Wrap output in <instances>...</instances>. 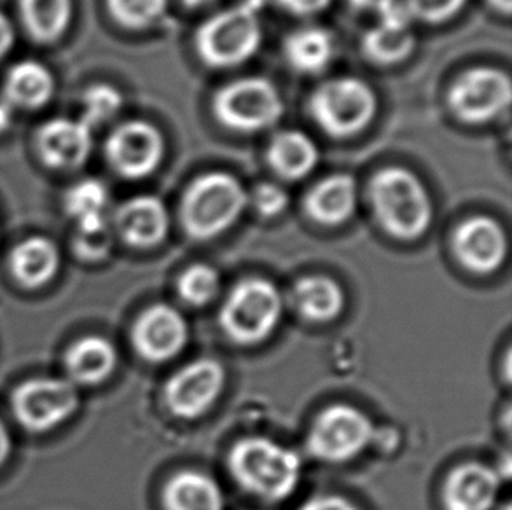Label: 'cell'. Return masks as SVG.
Segmentation results:
<instances>
[{"label":"cell","mask_w":512,"mask_h":510,"mask_svg":"<svg viewBox=\"0 0 512 510\" xmlns=\"http://www.w3.org/2000/svg\"><path fill=\"white\" fill-rule=\"evenodd\" d=\"M367 196L380 228L399 242H415L432 224V200L415 173L388 166L369 182Z\"/></svg>","instance_id":"1"},{"label":"cell","mask_w":512,"mask_h":510,"mask_svg":"<svg viewBox=\"0 0 512 510\" xmlns=\"http://www.w3.org/2000/svg\"><path fill=\"white\" fill-rule=\"evenodd\" d=\"M235 483L252 497L277 504L291 497L301 481L298 453L266 437H245L228 455Z\"/></svg>","instance_id":"2"},{"label":"cell","mask_w":512,"mask_h":510,"mask_svg":"<svg viewBox=\"0 0 512 510\" xmlns=\"http://www.w3.org/2000/svg\"><path fill=\"white\" fill-rule=\"evenodd\" d=\"M247 205L249 194L231 173H205L182 196L180 222L191 240L208 242L233 228Z\"/></svg>","instance_id":"3"},{"label":"cell","mask_w":512,"mask_h":510,"mask_svg":"<svg viewBox=\"0 0 512 510\" xmlns=\"http://www.w3.org/2000/svg\"><path fill=\"white\" fill-rule=\"evenodd\" d=\"M284 317V297L264 278H245L229 290L219 311V325L235 345L263 343L277 331Z\"/></svg>","instance_id":"4"},{"label":"cell","mask_w":512,"mask_h":510,"mask_svg":"<svg viewBox=\"0 0 512 510\" xmlns=\"http://www.w3.org/2000/svg\"><path fill=\"white\" fill-rule=\"evenodd\" d=\"M261 0H249L208 18L196 32V51L215 69H229L256 55L263 41L257 18Z\"/></svg>","instance_id":"5"},{"label":"cell","mask_w":512,"mask_h":510,"mask_svg":"<svg viewBox=\"0 0 512 510\" xmlns=\"http://www.w3.org/2000/svg\"><path fill=\"white\" fill-rule=\"evenodd\" d=\"M313 121L336 138L353 137L373 123L376 93L357 77H334L320 84L308 104Z\"/></svg>","instance_id":"6"},{"label":"cell","mask_w":512,"mask_h":510,"mask_svg":"<svg viewBox=\"0 0 512 510\" xmlns=\"http://www.w3.org/2000/svg\"><path fill=\"white\" fill-rule=\"evenodd\" d=\"M215 118L240 133L268 130L284 116V100L266 77H242L222 86L212 102Z\"/></svg>","instance_id":"7"},{"label":"cell","mask_w":512,"mask_h":510,"mask_svg":"<svg viewBox=\"0 0 512 510\" xmlns=\"http://www.w3.org/2000/svg\"><path fill=\"white\" fill-rule=\"evenodd\" d=\"M374 423L364 411L333 404L315 418L306 435L308 453L324 463H345L373 442Z\"/></svg>","instance_id":"8"},{"label":"cell","mask_w":512,"mask_h":510,"mask_svg":"<svg viewBox=\"0 0 512 510\" xmlns=\"http://www.w3.org/2000/svg\"><path fill=\"white\" fill-rule=\"evenodd\" d=\"M79 402L77 386L56 376L23 381L11 395L14 418L32 434H44L70 420Z\"/></svg>","instance_id":"9"},{"label":"cell","mask_w":512,"mask_h":510,"mask_svg":"<svg viewBox=\"0 0 512 510\" xmlns=\"http://www.w3.org/2000/svg\"><path fill=\"white\" fill-rule=\"evenodd\" d=\"M226 386V369L219 360L203 357L173 373L163 388V402L180 420H198L219 400Z\"/></svg>","instance_id":"10"},{"label":"cell","mask_w":512,"mask_h":510,"mask_svg":"<svg viewBox=\"0 0 512 510\" xmlns=\"http://www.w3.org/2000/svg\"><path fill=\"white\" fill-rule=\"evenodd\" d=\"M511 79L493 67H476L458 77L448 93L451 112L469 125H483L509 109Z\"/></svg>","instance_id":"11"},{"label":"cell","mask_w":512,"mask_h":510,"mask_svg":"<svg viewBox=\"0 0 512 510\" xmlns=\"http://www.w3.org/2000/svg\"><path fill=\"white\" fill-rule=\"evenodd\" d=\"M130 339L140 359L165 364L186 350L189 324L172 304H153L135 320Z\"/></svg>","instance_id":"12"},{"label":"cell","mask_w":512,"mask_h":510,"mask_svg":"<svg viewBox=\"0 0 512 510\" xmlns=\"http://www.w3.org/2000/svg\"><path fill=\"white\" fill-rule=\"evenodd\" d=\"M105 151L119 175L126 179H144L161 165L165 138L147 121H126L112 131Z\"/></svg>","instance_id":"13"},{"label":"cell","mask_w":512,"mask_h":510,"mask_svg":"<svg viewBox=\"0 0 512 510\" xmlns=\"http://www.w3.org/2000/svg\"><path fill=\"white\" fill-rule=\"evenodd\" d=\"M453 254L474 275H492L504 266L509 254L506 231L492 217L474 215L455 229Z\"/></svg>","instance_id":"14"},{"label":"cell","mask_w":512,"mask_h":510,"mask_svg":"<svg viewBox=\"0 0 512 510\" xmlns=\"http://www.w3.org/2000/svg\"><path fill=\"white\" fill-rule=\"evenodd\" d=\"M111 222L114 233L135 249H153L165 242L170 231V215L165 203L149 194L125 201Z\"/></svg>","instance_id":"15"},{"label":"cell","mask_w":512,"mask_h":510,"mask_svg":"<svg viewBox=\"0 0 512 510\" xmlns=\"http://www.w3.org/2000/svg\"><path fill=\"white\" fill-rule=\"evenodd\" d=\"M502 476L485 463L458 465L446 476L441 491L444 510H492L499 498Z\"/></svg>","instance_id":"16"},{"label":"cell","mask_w":512,"mask_h":510,"mask_svg":"<svg viewBox=\"0 0 512 510\" xmlns=\"http://www.w3.org/2000/svg\"><path fill=\"white\" fill-rule=\"evenodd\" d=\"M91 130L83 121L58 118L42 126L37 147L42 159L53 168L72 170L84 165L91 152Z\"/></svg>","instance_id":"17"},{"label":"cell","mask_w":512,"mask_h":510,"mask_svg":"<svg viewBox=\"0 0 512 510\" xmlns=\"http://www.w3.org/2000/svg\"><path fill=\"white\" fill-rule=\"evenodd\" d=\"M359 200V187L352 175L334 173L306 194L305 210L312 221L326 228H336L352 219Z\"/></svg>","instance_id":"18"},{"label":"cell","mask_w":512,"mask_h":510,"mask_svg":"<svg viewBox=\"0 0 512 510\" xmlns=\"http://www.w3.org/2000/svg\"><path fill=\"white\" fill-rule=\"evenodd\" d=\"M118 360V350L112 341L102 336H86L67 348L63 366L70 383L98 386L111 378Z\"/></svg>","instance_id":"19"},{"label":"cell","mask_w":512,"mask_h":510,"mask_svg":"<svg viewBox=\"0 0 512 510\" xmlns=\"http://www.w3.org/2000/svg\"><path fill=\"white\" fill-rule=\"evenodd\" d=\"M60 264V250L44 236H32L18 243L9 255V271L14 282L27 290L42 289L53 282Z\"/></svg>","instance_id":"20"},{"label":"cell","mask_w":512,"mask_h":510,"mask_svg":"<svg viewBox=\"0 0 512 510\" xmlns=\"http://www.w3.org/2000/svg\"><path fill=\"white\" fill-rule=\"evenodd\" d=\"M292 308L299 317L313 324H327L340 317L345 308V294L340 283L326 275H308L294 283L291 292Z\"/></svg>","instance_id":"21"},{"label":"cell","mask_w":512,"mask_h":510,"mask_svg":"<svg viewBox=\"0 0 512 510\" xmlns=\"http://www.w3.org/2000/svg\"><path fill=\"white\" fill-rule=\"evenodd\" d=\"M161 504L165 510H224V495L208 474L180 470L165 484Z\"/></svg>","instance_id":"22"},{"label":"cell","mask_w":512,"mask_h":510,"mask_svg":"<svg viewBox=\"0 0 512 510\" xmlns=\"http://www.w3.org/2000/svg\"><path fill=\"white\" fill-rule=\"evenodd\" d=\"M268 163L282 179H305L319 163V149L303 131H280L271 138Z\"/></svg>","instance_id":"23"},{"label":"cell","mask_w":512,"mask_h":510,"mask_svg":"<svg viewBox=\"0 0 512 510\" xmlns=\"http://www.w3.org/2000/svg\"><path fill=\"white\" fill-rule=\"evenodd\" d=\"M334 37L322 27H305L287 35L284 55L287 63L299 74H320L333 62Z\"/></svg>","instance_id":"24"},{"label":"cell","mask_w":512,"mask_h":510,"mask_svg":"<svg viewBox=\"0 0 512 510\" xmlns=\"http://www.w3.org/2000/svg\"><path fill=\"white\" fill-rule=\"evenodd\" d=\"M55 90L53 76L42 63L27 60L14 65L6 81L7 102L25 109H37L48 102Z\"/></svg>","instance_id":"25"},{"label":"cell","mask_w":512,"mask_h":510,"mask_svg":"<svg viewBox=\"0 0 512 510\" xmlns=\"http://www.w3.org/2000/svg\"><path fill=\"white\" fill-rule=\"evenodd\" d=\"M21 14L35 39L55 41L69 27L72 0H21Z\"/></svg>","instance_id":"26"},{"label":"cell","mask_w":512,"mask_h":510,"mask_svg":"<svg viewBox=\"0 0 512 510\" xmlns=\"http://www.w3.org/2000/svg\"><path fill=\"white\" fill-rule=\"evenodd\" d=\"M415 44L411 30H394L378 25L367 30L362 37V53L376 65H395L413 53Z\"/></svg>","instance_id":"27"},{"label":"cell","mask_w":512,"mask_h":510,"mask_svg":"<svg viewBox=\"0 0 512 510\" xmlns=\"http://www.w3.org/2000/svg\"><path fill=\"white\" fill-rule=\"evenodd\" d=\"M114 229L109 217L76 224V235L72 238V252L79 261L102 262L109 257L114 247Z\"/></svg>","instance_id":"28"},{"label":"cell","mask_w":512,"mask_h":510,"mask_svg":"<svg viewBox=\"0 0 512 510\" xmlns=\"http://www.w3.org/2000/svg\"><path fill=\"white\" fill-rule=\"evenodd\" d=\"M107 205L109 191L102 182L95 179L79 182L65 196V210L76 224L107 217Z\"/></svg>","instance_id":"29"},{"label":"cell","mask_w":512,"mask_h":510,"mask_svg":"<svg viewBox=\"0 0 512 510\" xmlns=\"http://www.w3.org/2000/svg\"><path fill=\"white\" fill-rule=\"evenodd\" d=\"M221 276L208 264H194L187 268L177 280V292L184 303L194 308H203L219 296Z\"/></svg>","instance_id":"30"},{"label":"cell","mask_w":512,"mask_h":510,"mask_svg":"<svg viewBox=\"0 0 512 510\" xmlns=\"http://www.w3.org/2000/svg\"><path fill=\"white\" fill-rule=\"evenodd\" d=\"M168 0H109L112 16L128 28L151 27L167 11Z\"/></svg>","instance_id":"31"},{"label":"cell","mask_w":512,"mask_h":510,"mask_svg":"<svg viewBox=\"0 0 512 510\" xmlns=\"http://www.w3.org/2000/svg\"><path fill=\"white\" fill-rule=\"evenodd\" d=\"M84 125L93 130L95 126L104 125L107 121H111L123 105V97L118 90H114L111 86H93L90 90L84 93L83 98Z\"/></svg>","instance_id":"32"},{"label":"cell","mask_w":512,"mask_h":510,"mask_svg":"<svg viewBox=\"0 0 512 510\" xmlns=\"http://www.w3.org/2000/svg\"><path fill=\"white\" fill-rule=\"evenodd\" d=\"M289 194L284 187L278 186L275 182H263L254 187L250 193L249 203L256 210L257 215L264 219H273L284 214L285 208L289 207Z\"/></svg>","instance_id":"33"},{"label":"cell","mask_w":512,"mask_h":510,"mask_svg":"<svg viewBox=\"0 0 512 510\" xmlns=\"http://www.w3.org/2000/svg\"><path fill=\"white\" fill-rule=\"evenodd\" d=\"M415 20L444 23L464 9L467 0H406Z\"/></svg>","instance_id":"34"},{"label":"cell","mask_w":512,"mask_h":510,"mask_svg":"<svg viewBox=\"0 0 512 510\" xmlns=\"http://www.w3.org/2000/svg\"><path fill=\"white\" fill-rule=\"evenodd\" d=\"M374 11L378 14V25L381 27L411 30V25L415 21L406 0H381Z\"/></svg>","instance_id":"35"},{"label":"cell","mask_w":512,"mask_h":510,"mask_svg":"<svg viewBox=\"0 0 512 510\" xmlns=\"http://www.w3.org/2000/svg\"><path fill=\"white\" fill-rule=\"evenodd\" d=\"M278 4L285 9L287 13L299 16V18H312L317 14L326 11L331 0H278Z\"/></svg>","instance_id":"36"},{"label":"cell","mask_w":512,"mask_h":510,"mask_svg":"<svg viewBox=\"0 0 512 510\" xmlns=\"http://www.w3.org/2000/svg\"><path fill=\"white\" fill-rule=\"evenodd\" d=\"M299 510H360L348 498L340 495H315L308 498Z\"/></svg>","instance_id":"37"},{"label":"cell","mask_w":512,"mask_h":510,"mask_svg":"<svg viewBox=\"0 0 512 510\" xmlns=\"http://www.w3.org/2000/svg\"><path fill=\"white\" fill-rule=\"evenodd\" d=\"M14 32L11 23L4 14H0V60L9 53L13 46Z\"/></svg>","instance_id":"38"},{"label":"cell","mask_w":512,"mask_h":510,"mask_svg":"<svg viewBox=\"0 0 512 510\" xmlns=\"http://www.w3.org/2000/svg\"><path fill=\"white\" fill-rule=\"evenodd\" d=\"M9 456H11V435L0 418V467L6 465Z\"/></svg>","instance_id":"39"},{"label":"cell","mask_w":512,"mask_h":510,"mask_svg":"<svg viewBox=\"0 0 512 510\" xmlns=\"http://www.w3.org/2000/svg\"><path fill=\"white\" fill-rule=\"evenodd\" d=\"M13 121V105L7 100H0V131L7 130Z\"/></svg>","instance_id":"40"},{"label":"cell","mask_w":512,"mask_h":510,"mask_svg":"<svg viewBox=\"0 0 512 510\" xmlns=\"http://www.w3.org/2000/svg\"><path fill=\"white\" fill-rule=\"evenodd\" d=\"M490 2V6L495 9V11H499L500 14H506L509 16L512 11V0H488Z\"/></svg>","instance_id":"41"},{"label":"cell","mask_w":512,"mask_h":510,"mask_svg":"<svg viewBox=\"0 0 512 510\" xmlns=\"http://www.w3.org/2000/svg\"><path fill=\"white\" fill-rule=\"evenodd\" d=\"M357 9H376L381 0H348Z\"/></svg>","instance_id":"42"},{"label":"cell","mask_w":512,"mask_h":510,"mask_svg":"<svg viewBox=\"0 0 512 510\" xmlns=\"http://www.w3.org/2000/svg\"><path fill=\"white\" fill-rule=\"evenodd\" d=\"M184 6L191 7V9H200V7L212 6L217 0H182Z\"/></svg>","instance_id":"43"}]
</instances>
